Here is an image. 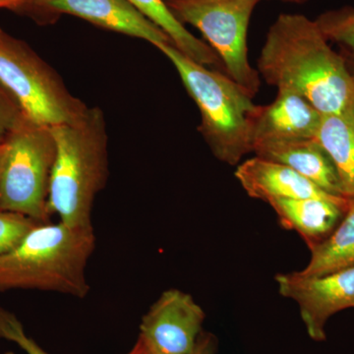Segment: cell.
Returning a JSON list of instances; mask_svg holds the SVG:
<instances>
[{
    "mask_svg": "<svg viewBox=\"0 0 354 354\" xmlns=\"http://www.w3.org/2000/svg\"><path fill=\"white\" fill-rule=\"evenodd\" d=\"M260 77L279 90L304 97L322 114L354 102V76L315 20L283 13L270 27L257 62Z\"/></svg>",
    "mask_w": 354,
    "mask_h": 354,
    "instance_id": "1",
    "label": "cell"
},
{
    "mask_svg": "<svg viewBox=\"0 0 354 354\" xmlns=\"http://www.w3.org/2000/svg\"><path fill=\"white\" fill-rule=\"evenodd\" d=\"M95 248L94 227L38 223L0 257V292L51 291L82 299L90 291L86 268Z\"/></svg>",
    "mask_w": 354,
    "mask_h": 354,
    "instance_id": "2",
    "label": "cell"
},
{
    "mask_svg": "<svg viewBox=\"0 0 354 354\" xmlns=\"http://www.w3.org/2000/svg\"><path fill=\"white\" fill-rule=\"evenodd\" d=\"M51 130L57 155L48 189V214L71 227H93L95 199L109 176L104 113L88 108L78 120Z\"/></svg>",
    "mask_w": 354,
    "mask_h": 354,
    "instance_id": "3",
    "label": "cell"
},
{
    "mask_svg": "<svg viewBox=\"0 0 354 354\" xmlns=\"http://www.w3.org/2000/svg\"><path fill=\"white\" fill-rule=\"evenodd\" d=\"M158 50L171 60L201 113L199 130L218 160L237 165L253 152V127L259 106L232 78L197 64L174 44Z\"/></svg>",
    "mask_w": 354,
    "mask_h": 354,
    "instance_id": "4",
    "label": "cell"
},
{
    "mask_svg": "<svg viewBox=\"0 0 354 354\" xmlns=\"http://www.w3.org/2000/svg\"><path fill=\"white\" fill-rule=\"evenodd\" d=\"M0 83L13 95L26 118L39 125L55 127L73 122L88 109L29 44L2 29Z\"/></svg>",
    "mask_w": 354,
    "mask_h": 354,
    "instance_id": "5",
    "label": "cell"
},
{
    "mask_svg": "<svg viewBox=\"0 0 354 354\" xmlns=\"http://www.w3.org/2000/svg\"><path fill=\"white\" fill-rule=\"evenodd\" d=\"M0 171V209L50 221L48 189L57 143L51 127L26 118L9 134Z\"/></svg>",
    "mask_w": 354,
    "mask_h": 354,
    "instance_id": "6",
    "label": "cell"
},
{
    "mask_svg": "<svg viewBox=\"0 0 354 354\" xmlns=\"http://www.w3.org/2000/svg\"><path fill=\"white\" fill-rule=\"evenodd\" d=\"M261 0H165L183 24L199 30L220 58L227 76L251 97L259 92L261 78L249 64L247 34L254 9Z\"/></svg>",
    "mask_w": 354,
    "mask_h": 354,
    "instance_id": "7",
    "label": "cell"
},
{
    "mask_svg": "<svg viewBox=\"0 0 354 354\" xmlns=\"http://www.w3.org/2000/svg\"><path fill=\"white\" fill-rule=\"evenodd\" d=\"M206 314L183 290H165L140 324L138 339L153 354H193L201 339Z\"/></svg>",
    "mask_w": 354,
    "mask_h": 354,
    "instance_id": "8",
    "label": "cell"
},
{
    "mask_svg": "<svg viewBox=\"0 0 354 354\" xmlns=\"http://www.w3.org/2000/svg\"><path fill=\"white\" fill-rule=\"evenodd\" d=\"M276 281L279 293L297 302L313 341H325L330 317L354 307V265L318 277H302L297 272L279 274Z\"/></svg>",
    "mask_w": 354,
    "mask_h": 354,
    "instance_id": "9",
    "label": "cell"
},
{
    "mask_svg": "<svg viewBox=\"0 0 354 354\" xmlns=\"http://www.w3.org/2000/svg\"><path fill=\"white\" fill-rule=\"evenodd\" d=\"M39 11L76 16L109 31L144 39L157 48L172 44L169 36L128 0H35L32 14Z\"/></svg>",
    "mask_w": 354,
    "mask_h": 354,
    "instance_id": "10",
    "label": "cell"
},
{
    "mask_svg": "<svg viewBox=\"0 0 354 354\" xmlns=\"http://www.w3.org/2000/svg\"><path fill=\"white\" fill-rule=\"evenodd\" d=\"M234 176L248 196L266 203L277 199L341 198L326 192L290 167L257 156L237 165Z\"/></svg>",
    "mask_w": 354,
    "mask_h": 354,
    "instance_id": "11",
    "label": "cell"
},
{
    "mask_svg": "<svg viewBox=\"0 0 354 354\" xmlns=\"http://www.w3.org/2000/svg\"><path fill=\"white\" fill-rule=\"evenodd\" d=\"M257 157L290 167L326 192L346 197L332 160L316 139H267L253 147Z\"/></svg>",
    "mask_w": 354,
    "mask_h": 354,
    "instance_id": "12",
    "label": "cell"
},
{
    "mask_svg": "<svg viewBox=\"0 0 354 354\" xmlns=\"http://www.w3.org/2000/svg\"><path fill=\"white\" fill-rule=\"evenodd\" d=\"M322 115L302 95L279 90L274 101L256 114L253 147L267 139H315Z\"/></svg>",
    "mask_w": 354,
    "mask_h": 354,
    "instance_id": "13",
    "label": "cell"
},
{
    "mask_svg": "<svg viewBox=\"0 0 354 354\" xmlns=\"http://www.w3.org/2000/svg\"><path fill=\"white\" fill-rule=\"evenodd\" d=\"M268 204L276 212L281 225L297 232L311 249L333 234L346 215L348 199H277Z\"/></svg>",
    "mask_w": 354,
    "mask_h": 354,
    "instance_id": "14",
    "label": "cell"
},
{
    "mask_svg": "<svg viewBox=\"0 0 354 354\" xmlns=\"http://www.w3.org/2000/svg\"><path fill=\"white\" fill-rule=\"evenodd\" d=\"M315 139L332 160L344 196H354V102L341 113L323 114Z\"/></svg>",
    "mask_w": 354,
    "mask_h": 354,
    "instance_id": "15",
    "label": "cell"
},
{
    "mask_svg": "<svg viewBox=\"0 0 354 354\" xmlns=\"http://www.w3.org/2000/svg\"><path fill=\"white\" fill-rule=\"evenodd\" d=\"M348 199L346 215L327 239L310 249L308 265L297 272L300 276H324L354 265V196Z\"/></svg>",
    "mask_w": 354,
    "mask_h": 354,
    "instance_id": "16",
    "label": "cell"
},
{
    "mask_svg": "<svg viewBox=\"0 0 354 354\" xmlns=\"http://www.w3.org/2000/svg\"><path fill=\"white\" fill-rule=\"evenodd\" d=\"M138 8L153 24L171 39L174 48L197 64L212 66L221 64L220 58L208 44L196 38L187 28L179 22L167 6L165 0H128Z\"/></svg>",
    "mask_w": 354,
    "mask_h": 354,
    "instance_id": "17",
    "label": "cell"
},
{
    "mask_svg": "<svg viewBox=\"0 0 354 354\" xmlns=\"http://www.w3.org/2000/svg\"><path fill=\"white\" fill-rule=\"evenodd\" d=\"M315 21L328 41L341 44L354 57V7L327 11Z\"/></svg>",
    "mask_w": 354,
    "mask_h": 354,
    "instance_id": "18",
    "label": "cell"
},
{
    "mask_svg": "<svg viewBox=\"0 0 354 354\" xmlns=\"http://www.w3.org/2000/svg\"><path fill=\"white\" fill-rule=\"evenodd\" d=\"M38 223L29 216L0 209V257L12 250Z\"/></svg>",
    "mask_w": 354,
    "mask_h": 354,
    "instance_id": "19",
    "label": "cell"
},
{
    "mask_svg": "<svg viewBox=\"0 0 354 354\" xmlns=\"http://www.w3.org/2000/svg\"><path fill=\"white\" fill-rule=\"evenodd\" d=\"M0 337L17 344L27 354H50L26 334L24 326L15 314L0 306Z\"/></svg>",
    "mask_w": 354,
    "mask_h": 354,
    "instance_id": "20",
    "label": "cell"
},
{
    "mask_svg": "<svg viewBox=\"0 0 354 354\" xmlns=\"http://www.w3.org/2000/svg\"><path fill=\"white\" fill-rule=\"evenodd\" d=\"M26 118L13 95L0 83V143Z\"/></svg>",
    "mask_w": 354,
    "mask_h": 354,
    "instance_id": "21",
    "label": "cell"
},
{
    "mask_svg": "<svg viewBox=\"0 0 354 354\" xmlns=\"http://www.w3.org/2000/svg\"><path fill=\"white\" fill-rule=\"evenodd\" d=\"M35 0H0V8L15 12L31 14Z\"/></svg>",
    "mask_w": 354,
    "mask_h": 354,
    "instance_id": "22",
    "label": "cell"
},
{
    "mask_svg": "<svg viewBox=\"0 0 354 354\" xmlns=\"http://www.w3.org/2000/svg\"><path fill=\"white\" fill-rule=\"evenodd\" d=\"M216 348H218V342L215 335L204 332L198 344L196 351L193 354H216Z\"/></svg>",
    "mask_w": 354,
    "mask_h": 354,
    "instance_id": "23",
    "label": "cell"
},
{
    "mask_svg": "<svg viewBox=\"0 0 354 354\" xmlns=\"http://www.w3.org/2000/svg\"><path fill=\"white\" fill-rule=\"evenodd\" d=\"M127 354H153L152 351H149L146 348L145 344H143L140 339H137L136 344L133 346L131 351Z\"/></svg>",
    "mask_w": 354,
    "mask_h": 354,
    "instance_id": "24",
    "label": "cell"
},
{
    "mask_svg": "<svg viewBox=\"0 0 354 354\" xmlns=\"http://www.w3.org/2000/svg\"><path fill=\"white\" fill-rule=\"evenodd\" d=\"M4 152H6V145L4 143H0V171H1L2 162H3Z\"/></svg>",
    "mask_w": 354,
    "mask_h": 354,
    "instance_id": "25",
    "label": "cell"
},
{
    "mask_svg": "<svg viewBox=\"0 0 354 354\" xmlns=\"http://www.w3.org/2000/svg\"><path fill=\"white\" fill-rule=\"evenodd\" d=\"M283 2H291V3H304V2L308 1V0H279Z\"/></svg>",
    "mask_w": 354,
    "mask_h": 354,
    "instance_id": "26",
    "label": "cell"
},
{
    "mask_svg": "<svg viewBox=\"0 0 354 354\" xmlns=\"http://www.w3.org/2000/svg\"><path fill=\"white\" fill-rule=\"evenodd\" d=\"M348 60V59H346ZM348 64L349 68H351V72H353V76H354V60H348Z\"/></svg>",
    "mask_w": 354,
    "mask_h": 354,
    "instance_id": "27",
    "label": "cell"
},
{
    "mask_svg": "<svg viewBox=\"0 0 354 354\" xmlns=\"http://www.w3.org/2000/svg\"><path fill=\"white\" fill-rule=\"evenodd\" d=\"M4 354H15V353H12V351H8V353H6Z\"/></svg>",
    "mask_w": 354,
    "mask_h": 354,
    "instance_id": "28",
    "label": "cell"
}]
</instances>
